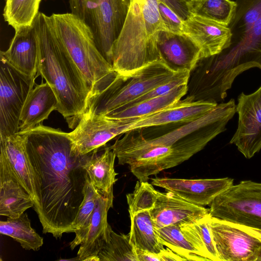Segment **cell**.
Returning a JSON list of instances; mask_svg holds the SVG:
<instances>
[{
	"mask_svg": "<svg viewBox=\"0 0 261 261\" xmlns=\"http://www.w3.org/2000/svg\"><path fill=\"white\" fill-rule=\"evenodd\" d=\"M69 3L71 13L84 21L92 30L96 0H69Z\"/></svg>",
	"mask_w": 261,
	"mask_h": 261,
	"instance_id": "cell-33",
	"label": "cell"
},
{
	"mask_svg": "<svg viewBox=\"0 0 261 261\" xmlns=\"http://www.w3.org/2000/svg\"><path fill=\"white\" fill-rule=\"evenodd\" d=\"M35 77L21 73L1 58L0 140L19 133L21 113Z\"/></svg>",
	"mask_w": 261,
	"mask_h": 261,
	"instance_id": "cell-7",
	"label": "cell"
},
{
	"mask_svg": "<svg viewBox=\"0 0 261 261\" xmlns=\"http://www.w3.org/2000/svg\"><path fill=\"white\" fill-rule=\"evenodd\" d=\"M210 205L211 216L261 231V183L249 180L233 185Z\"/></svg>",
	"mask_w": 261,
	"mask_h": 261,
	"instance_id": "cell-6",
	"label": "cell"
},
{
	"mask_svg": "<svg viewBox=\"0 0 261 261\" xmlns=\"http://www.w3.org/2000/svg\"><path fill=\"white\" fill-rule=\"evenodd\" d=\"M136 253L138 261H161L158 254L136 249Z\"/></svg>",
	"mask_w": 261,
	"mask_h": 261,
	"instance_id": "cell-36",
	"label": "cell"
},
{
	"mask_svg": "<svg viewBox=\"0 0 261 261\" xmlns=\"http://www.w3.org/2000/svg\"><path fill=\"white\" fill-rule=\"evenodd\" d=\"M99 261H138L136 250L129 242V233L111 230L109 241L98 253Z\"/></svg>",
	"mask_w": 261,
	"mask_h": 261,
	"instance_id": "cell-31",
	"label": "cell"
},
{
	"mask_svg": "<svg viewBox=\"0 0 261 261\" xmlns=\"http://www.w3.org/2000/svg\"><path fill=\"white\" fill-rule=\"evenodd\" d=\"M58 105L56 94L47 82L37 85L30 92L23 107L19 132L41 125L53 111L57 110Z\"/></svg>",
	"mask_w": 261,
	"mask_h": 261,
	"instance_id": "cell-20",
	"label": "cell"
},
{
	"mask_svg": "<svg viewBox=\"0 0 261 261\" xmlns=\"http://www.w3.org/2000/svg\"><path fill=\"white\" fill-rule=\"evenodd\" d=\"M129 242L134 248L158 254L164 248L149 211L130 217Z\"/></svg>",
	"mask_w": 261,
	"mask_h": 261,
	"instance_id": "cell-24",
	"label": "cell"
},
{
	"mask_svg": "<svg viewBox=\"0 0 261 261\" xmlns=\"http://www.w3.org/2000/svg\"><path fill=\"white\" fill-rule=\"evenodd\" d=\"M125 130L122 121L85 113L68 134L78 151L85 154L99 149L115 137L124 134Z\"/></svg>",
	"mask_w": 261,
	"mask_h": 261,
	"instance_id": "cell-11",
	"label": "cell"
},
{
	"mask_svg": "<svg viewBox=\"0 0 261 261\" xmlns=\"http://www.w3.org/2000/svg\"><path fill=\"white\" fill-rule=\"evenodd\" d=\"M157 46L161 59L176 72H190L201 58V49L185 33H174L165 30L159 31Z\"/></svg>",
	"mask_w": 261,
	"mask_h": 261,
	"instance_id": "cell-15",
	"label": "cell"
},
{
	"mask_svg": "<svg viewBox=\"0 0 261 261\" xmlns=\"http://www.w3.org/2000/svg\"><path fill=\"white\" fill-rule=\"evenodd\" d=\"M96 1L92 31L98 50L112 65L113 46L124 25L131 0Z\"/></svg>",
	"mask_w": 261,
	"mask_h": 261,
	"instance_id": "cell-10",
	"label": "cell"
},
{
	"mask_svg": "<svg viewBox=\"0 0 261 261\" xmlns=\"http://www.w3.org/2000/svg\"><path fill=\"white\" fill-rule=\"evenodd\" d=\"M217 105L218 103L213 101H193L187 96L150 115L121 121L125 125V132L172 123H186L201 117Z\"/></svg>",
	"mask_w": 261,
	"mask_h": 261,
	"instance_id": "cell-12",
	"label": "cell"
},
{
	"mask_svg": "<svg viewBox=\"0 0 261 261\" xmlns=\"http://www.w3.org/2000/svg\"><path fill=\"white\" fill-rule=\"evenodd\" d=\"M160 18L165 30L182 33L183 20L163 2L158 1Z\"/></svg>",
	"mask_w": 261,
	"mask_h": 261,
	"instance_id": "cell-34",
	"label": "cell"
},
{
	"mask_svg": "<svg viewBox=\"0 0 261 261\" xmlns=\"http://www.w3.org/2000/svg\"><path fill=\"white\" fill-rule=\"evenodd\" d=\"M187 91L188 83L177 86L162 95L131 106L118 108L104 116L118 120H128L141 118L176 102L187 94Z\"/></svg>",
	"mask_w": 261,
	"mask_h": 261,
	"instance_id": "cell-23",
	"label": "cell"
},
{
	"mask_svg": "<svg viewBox=\"0 0 261 261\" xmlns=\"http://www.w3.org/2000/svg\"><path fill=\"white\" fill-rule=\"evenodd\" d=\"M191 14L228 27L233 19L237 4L231 0H192L187 3Z\"/></svg>",
	"mask_w": 261,
	"mask_h": 261,
	"instance_id": "cell-27",
	"label": "cell"
},
{
	"mask_svg": "<svg viewBox=\"0 0 261 261\" xmlns=\"http://www.w3.org/2000/svg\"><path fill=\"white\" fill-rule=\"evenodd\" d=\"M15 30L9 48L1 51V58L21 73L35 77L37 72L39 43L33 22L31 25L21 27Z\"/></svg>",
	"mask_w": 261,
	"mask_h": 261,
	"instance_id": "cell-17",
	"label": "cell"
},
{
	"mask_svg": "<svg viewBox=\"0 0 261 261\" xmlns=\"http://www.w3.org/2000/svg\"><path fill=\"white\" fill-rule=\"evenodd\" d=\"M156 228L181 225L196 221L209 214V209L193 204L175 193L158 191L153 208L150 211Z\"/></svg>",
	"mask_w": 261,
	"mask_h": 261,
	"instance_id": "cell-14",
	"label": "cell"
},
{
	"mask_svg": "<svg viewBox=\"0 0 261 261\" xmlns=\"http://www.w3.org/2000/svg\"><path fill=\"white\" fill-rule=\"evenodd\" d=\"M41 0H6L4 20L14 30L33 24L39 13Z\"/></svg>",
	"mask_w": 261,
	"mask_h": 261,
	"instance_id": "cell-30",
	"label": "cell"
},
{
	"mask_svg": "<svg viewBox=\"0 0 261 261\" xmlns=\"http://www.w3.org/2000/svg\"><path fill=\"white\" fill-rule=\"evenodd\" d=\"M98 149L89 153L84 164L90 180L98 192L109 197L113 196V185L117 180L114 163L115 152L109 147L98 153Z\"/></svg>",
	"mask_w": 261,
	"mask_h": 261,
	"instance_id": "cell-22",
	"label": "cell"
},
{
	"mask_svg": "<svg viewBox=\"0 0 261 261\" xmlns=\"http://www.w3.org/2000/svg\"><path fill=\"white\" fill-rule=\"evenodd\" d=\"M237 130L230 141L247 159L261 149V86L253 93H241L238 98Z\"/></svg>",
	"mask_w": 261,
	"mask_h": 261,
	"instance_id": "cell-9",
	"label": "cell"
},
{
	"mask_svg": "<svg viewBox=\"0 0 261 261\" xmlns=\"http://www.w3.org/2000/svg\"><path fill=\"white\" fill-rule=\"evenodd\" d=\"M179 72L173 71L163 60H160L143 68L127 78L122 79L119 76L108 88L89 99L85 113L106 115L168 83Z\"/></svg>",
	"mask_w": 261,
	"mask_h": 261,
	"instance_id": "cell-5",
	"label": "cell"
},
{
	"mask_svg": "<svg viewBox=\"0 0 261 261\" xmlns=\"http://www.w3.org/2000/svg\"><path fill=\"white\" fill-rule=\"evenodd\" d=\"M151 184L172 192L193 204L204 206L210 205L216 196L232 186L233 179L155 177L152 178Z\"/></svg>",
	"mask_w": 261,
	"mask_h": 261,
	"instance_id": "cell-13",
	"label": "cell"
},
{
	"mask_svg": "<svg viewBox=\"0 0 261 261\" xmlns=\"http://www.w3.org/2000/svg\"><path fill=\"white\" fill-rule=\"evenodd\" d=\"M261 232V231H260ZM257 261H261V250L260 251L259 256L258 257Z\"/></svg>",
	"mask_w": 261,
	"mask_h": 261,
	"instance_id": "cell-38",
	"label": "cell"
},
{
	"mask_svg": "<svg viewBox=\"0 0 261 261\" xmlns=\"http://www.w3.org/2000/svg\"><path fill=\"white\" fill-rule=\"evenodd\" d=\"M165 30L158 0H131L121 33L112 48V66L122 79L162 60L157 46L159 31Z\"/></svg>",
	"mask_w": 261,
	"mask_h": 261,
	"instance_id": "cell-3",
	"label": "cell"
},
{
	"mask_svg": "<svg viewBox=\"0 0 261 261\" xmlns=\"http://www.w3.org/2000/svg\"><path fill=\"white\" fill-rule=\"evenodd\" d=\"M38 38L37 72L54 91L57 111L74 128L85 114L90 90L84 75L59 42L48 16L39 12L34 21Z\"/></svg>",
	"mask_w": 261,
	"mask_h": 261,
	"instance_id": "cell-2",
	"label": "cell"
},
{
	"mask_svg": "<svg viewBox=\"0 0 261 261\" xmlns=\"http://www.w3.org/2000/svg\"><path fill=\"white\" fill-rule=\"evenodd\" d=\"M55 36L84 75L90 88L89 98L105 90L118 77L98 50L90 28L71 13L48 16Z\"/></svg>",
	"mask_w": 261,
	"mask_h": 261,
	"instance_id": "cell-4",
	"label": "cell"
},
{
	"mask_svg": "<svg viewBox=\"0 0 261 261\" xmlns=\"http://www.w3.org/2000/svg\"><path fill=\"white\" fill-rule=\"evenodd\" d=\"M0 233L14 239L28 250H38L43 244L40 237L31 227L28 214L23 213L17 218H8L0 221Z\"/></svg>",
	"mask_w": 261,
	"mask_h": 261,
	"instance_id": "cell-26",
	"label": "cell"
},
{
	"mask_svg": "<svg viewBox=\"0 0 261 261\" xmlns=\"http://www.w3.org/2000/svg\"><path fill=\"white\" fill-rule=\"evenodd\" d=\"M113 198L100 194L97 198L88 232L80 245L76 260L99 261L98 253L109 242L112 230L107 216L113 207Z\"/></svg>",
	"mask_w": 261,
	"mask_h": 261,
	"instance_id": "cell-19",
	"label": "cell"
},
{
	"mask_svg": "<svg viewBox=\"0 0 261 261\" xmlns=\"http://www.w3.org/2000/svg\"><path fill=\"white\" fill-rule=\"evenodd\" d=\"M208 223L220 261H257L260 231L210 214Z\"/></svg>",
	"mask_w": 261,
	"mask_h": 261,
	"instance_id": "cell-8",
	"label": "cell"
},
{
	"mask_svg": "<svg viewBox=\"0 0 261 261\" xmlns=\"http://www.w3.org/2000/svg\"><path fill=\"white\" fill-rule=\"evenodd\" d=\"M182 32L199 47L201 58L219 54L228 47L232 36L228 27L192 14L183 21Z\"/></svg>",
	"mask_w": 261,
	"mask_h": 261,
	"instance_id": "cell-16",
	"label": "cell"
},
{
	"mask_svg": "<svg viewBox=\"0 0 261 261\" xmlns=\"http://www.w3.org/2000/svg\"><path fill=\"white\" fill-rule=\"evenodd\" d=\"M158 191L147 181L138 180L134 191L126 194L130 217L140 212L151 210L157 199Z\"/></svg>",
	"mask_w": 261,
	"mask_h": 261,
	"instance_id": "cell-32",
	"label": "cell"
},
{
	"mask_svg": "<svg viewBox=\"0 0 261 261\" xmlns=\"http://www.w3.org/2000/svg\"><path fill=\"white\" fill-rule=\"evenodd\" d=\"M33 172L37 214L44 233L60 239L74 232L73 223L84 199L88 153L76 149L68 133L37 126L20 132Z\"/></svg>",
	"mask_w": 261,
	"mask_h": 261,
	"instance_id": "cell-1",
	"label": "cell"
},
{
	"mask_svg": "<svg viewBox=\"0 0 261 261\" xmlns=\"http://www.w3.org/2000/svg\"><path fill=\"white\" fill-rule=\"evenodd\" d=\"M170 8L183 20L187 19L191 14L190 13L187 3L184 0H158Z\"/></svg>",
	"mask_w": 261,
	"mask_h": 261,
	"instance_id": "cell-35",
	"label": "cell"
},
{
	"mask_svg": "<svg viewBox=\"0 0 261 261\" xmlns=\"http://www.w3.org/2000/svg\"><path fill=\"white\" fill-rule=\"evenodd\" d=\"M0 162L32 197L35 205L36 196L33 172L23 134L19 132L0 140Z\"/></svg>",
	"mask_w": 261,
	"mask_h": 261,
	"instance_id": "cell-18",
	"label": "cell"
},
{
	"mask_svg": "<svg viewBox=\"0 0 261 261\" xmlns=\"http://www.w3.org/2000/svg\"><path fill=\"white\" fill-rule=\"evenodd\" d=\"M208 215L193 222L180 225V227L200 256L207 260L220 261L210 230Z\"/></svg>",
	"mask_w": 261,
	"mask_h": 261,
	"instance_id": "cell-25",
	"label": "cell"
},
{
	"mask_svg": "<svg viewBox=\"0 0 261 261\" xmlns=\"http://www.w3.org/2000/svg\"><path fill=\"white\" fill-rule=\"evenodd\" d=\"M161 243L186 260L207 261L200 256L184 235L180 226L172 225L156 228Z\"/></svg>",
	"mask_w": 261,
	"mask_h": 261,
	"instance_id": "cell-29",
	"label": "cell"
},
{
	"mask_svg": "<svg viewBox=\"0 0 261 261\" xmlns=\"http://www.w3.org/2000/svg\"><path fill=\"white\" fill-rule=\"evenodd\" d=\"M159 254L161 258V261H186V259L167 247L162 250Z\"/></svg>",
	"mask_w": 261,
	"mask_h": 261,
	"instance_id": "cell-37",
	"label": "cell"
},
{
	"mask_svg": "<svg viewBox=\"0 0 261 261\" xmlns=\"http://www.w3.org/2000/svg\"><path fill=\"white\" fill-rule=\"evenodd\" d=\"M100 193L88 175L84 189V199L73 223L75 237L70 243L71 250L81 245L88 232L96 202Z\"/></svg>",
	"mask_w": 261,
	"mask_h": 261,
	"instance_id": "cell-28",
	"label": "cell"
},
{
	"mask_svg": "<svg viewBox=\"0 0 261 261\" xmlns=\"http://www.w3.org/2000/svg\"><path fill=\"white\" fill-rule=\"evenodd\" d=\"M34 206L32 197L0 162V215L17 218Z\"/></svg>",
	"mask_w": 261,
	"mask_h": 261,
	"instance_id": "cell-21",
	"label": "cell"
},
{
	"mask_svg": "<svg viewBox=\"0 0 261 261\" xmlns=\"http://www.w3.org/2000/svg\"><path fill=\"white\" fill-rule=\"evenodd\" d=\"M184 1H185V2H186L187 3H188V2H190V1H192V0H184Z\"/></svg>",
	"mask_w": 261,
	"mask_h": 261,
	"instance_id": "cell-39",
	"label": "cell"
}]
</instances>
